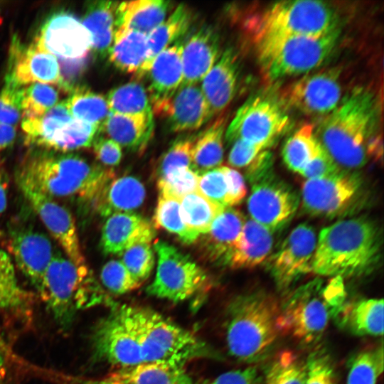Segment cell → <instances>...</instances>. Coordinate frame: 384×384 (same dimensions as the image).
I'll list each match as a JSON object with an SVG mask.
<instances>
[{
  "label": "cell",
  "instance_id": "cell-1",
  "mask_svg": "<svg viewBox=\"0 0 384 384\" xmlns=\"http://www.w3.org/2000/svg\"><path fill=\"white\" fill-rule=\"evenodd\" d=\"M378 119L374 92L366 87H356L324 117L316 136L341 169H359L370 157L377 159L382 156L381 142L375 136Z\"/></svg>",
  "mask_w": 384,
  "mask_h": 384
},
{
  "label": "cell",
  "instance_id": "cell-2",
  "mask_svg": "<svg viewBox=\"0 0 384 384\" xmlns=\"http://www.w3.org/2000/svg\"><path fill=\"white\" fill-rule=\"evenodd\" d=\"M382 232L366 217L339 220L318 237L311 272L324 277H358L372 273L380 262Z\"/></svg>",
  "mask_w": 384,
  "mask_h": 384
},
{
  "label": "cell",
  "instance_id": "cell-3",
  "mask_svg": "<svg viewBox=\"0 0 384 384\" xmlns=\"http://www.w3.org/2000/svg\"><path fill=\"white\" fill-rule=\"evenodd\" d=\"M63 153V152H62ZM114 172L71 153H38L21 164L16 174L23 183L51 198L94 201L113 178Z\"/></svg>",
  "mask_w": 384,
  "mask_h": 384
},
{
  "label": "cell",
  "instance_id": "cell-4",
  "mask_svg": "<svg viewBox=\"0 0 384 384\" xmlns=\"http://www.w3.org/2000/svg\"><path fill=\"white\" fill-rule=\"evenodd\" d=\"M279 306L264 291L236 297L228 306L226 342L230 353L246 363L263 359L275 343Z\"/></svg>",
  "mask_w": 384,
  "mask_h": 384
},
{
  "label": "cell",
  "instance_id": "cell-5",
  "mask_svg": "<svg viewBox=\"0 0 384 384\" xmlns=\"http://www.w3.org/2000/svg\"><path fill=\"white\" fill-rule=\"evenodd\" d=\"M343 304L341 292L332 282L324 286L320 279L309 282L292 292L279 307L278 330L303 344L315 343Z\"/></svg>",
  "mask_w": 384,
  "mask_h": 384
},
{
  "label": "cell",
  "instance_id": "cell-6",
  "mask_svg": "<svg viewBox=\"0 0 384 384\" xmlns=\"http://www.w3.org/2000/svg\"><path fill=\"white\" fill-rule=\"evenodd\" d=\"M134 332L146 362H168L183 365L208 355L207 346L196 336L151 309L119 306Z\"/></svg>",
  "mask_w": 384,
  "mask_h": 384
},
{
  "label": "cell",
  "instance_id": "cell-7",
  "mask_svg": "<svg viewBox=\"0 0 384 384\" xmlns=\"http://www.w3.org/2000/svg\"><path fill=\"white\" fill-rule=\"evenodd\" d=\"M338 28L316 36L282 35L253 41L260 65L271 80L308 73L319 67L335 48Z\"/></svg>",
  "mask_w": 384,
  "mask_h": 384
},
{
  "label": "cell",
  "instance_id": "cell-8",
  "mask_svg": "<svg viewBox=\"0 0 384 384\" xmlns=\"http://www.w3.org/2000/svg\"><path fill=\"white\" fill-rule=\"evenodd\" d=\"M55 321L70 326L76 313L102 301L103 296L87 266L79 267L57 253L37 289Z\"/></svg>",
  "mask_w": 384,
  "mask_h": 384
},
{
  "label": "cell",
  "instance_id": "cell-9",
  "mask_svg": "<svg viewBox=\"0 0 384 384\" xmlns=\"http://www.w3.org/2000/svg\"><path fill=\"white\" fill-rule=\"evenodd\" d=\"M243 26L253 41L272 36H316L338 28L334 9L326 2L311 0L266 6L247 17Z\"/></svg>",
  "mask_w": 384,
  "mask_h": 384
},
{
  "label": "cell",
  "instance_id": "cell-10",
  "mask_svg": "<svg viewBox=\"0 0 384 384\" xmlns=\"http://www.w3.org/2000/svg\"><path fill=\"white\" fill-rule=\"evenodd\" d=\"M290 124L282 103L272 97L258 95L250 97L237 110L225 137L229 142L241 139L269 148Z\"/></svg>",
  "mask_w": 384,
  "mask_h": 384
},
{
  "label": "cell",
  "instance_id": "cell-11",
  "mask_svg": "<svg viewBox=\"0 0 384 384\" xmlns=\"http://www.w3.org/2000/svg\"><path fill=\"white\" fill-rule=\"evenodd\" d=\"M363 197L361 178L343 169L326 177L306 180L302 187V207L314 216L346 215L361 203Z\"/></svg>",
  "mask_w": 384,
  "mask_h": 384
},
{
  "label": "cell",
  "instance_id": "cell-12",
  "mask_svg": "<svg viewBox=\"0 0 384 384\" xmlns=\"http://www.w3.org/2000/svg\"><path fill=\"white\" fill-rule=\"evenodd\" d=\"M157 271L147 287L149 295L172 302H181L196 294L207 280L206 272L188 255L174 246L157 241Z\"/></svg>",
  "mask_w": 384,
  "mask_h": 384
},
{
  "label": "cell",
  "instance_id": "cell-13",
  "mask_svg": "<svg viewBox=\"0 0 384 384\" xmlns=\"http://www.w3.org/2000/svg\"><path fill=\"white\" fill-rule=\"evenodd\" d=\"M341 79L338 68L309 72L284 90L282 101L304 114H328L343 98Z\"/></svg>",
  "mask_w": 384,
  "mask_h": 384
},
{
  "label": "cell",
  "instance_id": "cell-14",
  "mask_svg": "<svg viewBox=\"0 0 384 384\" xmlns=\"http://www.w3.org/2000/svg\"><path fill=\"white\" fill-rule=\"evenodd\" d=\"M299 202L295 191L272 172L252 183L247 208L251 219L272 233L292 220Z\"/></svg>",
  "mask_w": 384,
  "mask_h": 384
},
{
  "label": "cell",
  "instance_id": "cell-15",
  "mask_svg": "<svg viewBox=\"0 0 384 384\" xmlns=\"http://www.w3.org/2000/svg\"><path fill=\"white\" fill-rule=\"evenodd\" d=\"M92 346L99 358L124 367L144 363L137 338L119 306L95 326Z\"/></svg>",
  "mask_w": 384,
  "mask_h": 384
},
{
  "label": "cell",
  "instance_id": "cell-16",
  "mask_svg": "<svg viewBox=\"0 0 384 384\" xmlns=\"http://www.w3.org/2000/svg\"><path fill=\"white\" fill-rule=\"evenodd\" d=\"M317 237L309 224L297 225L270 260L269 268L277 287L289 288L299 277L311 272Z\"/></svg>",
  "mask_w": 384,
  "mask_h": 384
},
{
  "label": "cell",
  "instance_id": "cell-17",
  "mask_svg": "<svg viewBox=\"0 0 384 384\" xmlns=\"http://www.w3.org/2000/svg\"><path fill=\"white\" fill-rule=\"evenodd\" d=\"M22 193L67 257L79 267H86L73 216L53 198L23 183H18Z\"/></svg>",
  "mask_w": 384,
  "mask_h": 384
},
{
  "label": "cell",
  "instance_id": "cell-18",
  "mask_svg": "<svg viewBox=\"0 0 384 384\" xmlns=\"http://www.w3.org/2000/svg\"><path fill=\"white\" fill-rule=\"evenodd\" d=\"M36 38L57 59L86 58L92 48L90 33L78 18L67 11L50 14Z\"/></svg>",
  "mask_w": 384,
  "mask_h": 384
},
{
  "label": "cell",
  "instance_id": "cell-19",
  "mask_svg": "<svg viewBox=\"0 0 384 384\" xmlns=\"http://www.w3.org/2000/svg\"><path fill=\"white\" fill-rule=\"evenodd\" d=\"M60 68L58 59L35 38L28 46L13 40L6 84L16 87L41 82L59 85Z\"/></svg>",
  "mask_w": 384,
  "mask_h": 384
},
{
  "label": "cell",
  "instance_id": "cell-20",
  "mask_svg": "<svg viewBox=\"0 0 384 384\" xmlns=\"http://www.w3.org/2000/svg\"><path fill=\"white\" fill-rule=\"evenodd\" d=\"M7 247L18 269L38 289L55 255L48 237L31 228H16L8 234Z\"/></svg>",
  "mask_w": 384,
  "mask_h": 384
},
{
  "label": "cell",
  "instance_id": "cell-21",
  "mask_svg": "<svg viewBox=\"0 0 384 384\" xmlns=\"http://www.w3.org/2000/svg\"><path fill=\"white\" fill-rule=\"evenodd\" d=\"M182 50L178 41L156 56L145 75L153 112L157 114L183 83Z\"/></svg>",
  "mask_w": 384,
  "mask_h": 384
},
{
  "label": "cell",
  "instance_id": "cell-22",
  "mask_svg": "<svg viewBox=\"0 0 384 384\" xmlns=\"http://www.w3.org/2000/svg\"><path fill=\"white\" fill-rule=\"evenodd\" d=\"M158 114L166 118L169 128L174 132L197 130L211 119L198 84L181 85Z\"/></svg>",
  "mask_w": 384,
  "mask_h": 384
},
{
  "label": "cell",
  "instance_id": "cell-23",
  "mask_svg": "<svg viewBox=\"0 0 384 384\" xmlns=\"http://www.w3.org/2000/svg\"><path fill=\"white\" fill-rule=\"evenodd\" d=\"M155 236L154 228L146 218L133 212L118 213L106 220L100 247L105 254L121 255L135 245L150 244Z\"/></svg>",
  "mask_w": 384,
  "mask_h": 384
},
{
  "label": "cell",
  "instance_id": "cell-24",
  "mask_svg": "<svg viewBox=\"0 0 384 384\" xmlns=\"http://www.w3.org/2000/svg\"><path fill=\"white\" fill-rule=\"evenodd\" d=\"M239 75L236 52L227 48L203 79L201 86L210 119L223 112L235 97Z\"/></svg>",
  "mask_w": 384,
  "mask_h": 384
},
{
  "label": "cell",
  "instance_id": "cell-25",
  "mask_svg": "<svg viewBox=\"0 0 384 384\" xmlns=\"http://www.w3.org/2000/svg\"><path fill=\"white\" fill-rule=\"evenodd\" d=\"M220 55L218 33L211 26H202L183 45L182 85L201 82Z\"/></svg>",
  "mask_w": 384,
  "mask_h": 384
},
{
  "label": "cell",
  "instance_id": "cell-26",
  "mask_svg": "<svg viewBox=\"0 0 384 384\" xmlns=\"http://www.w3.org/2000/svg\"><path fill=\"white\" fill-rule=\"evenodd\" d=\"M273 246L272 232L252 219L245 221L226 265L233 269H248L261 264Z\"/></svg>",
  "mask_w": 384,
  "mask_h": 384
},
{
  "label": "cell",
  "instance_id": "cell-27",
  "mask_svg": "<svg viewBox=\"0 0 384 384\" xmlns=\"http://www.w3.org/2000/svg\"><path fill=\"white\" fill-rule=\"evenodd\" d=\"M245 221L242 213L232 207L225 208L215 218L202 242L210 261L226 265Z\"/></svg>",
  "mask_w": 384,
  "mask_h": 384
},
{
  "label": "cell",
  "instance_id": "cell-28",
  "mask_svg": "<svg viewBox=\"0 0 384 384\" xmlns=\"http://www.w3.org/2000/svg\"><path fill=\"white\" fill-rule=\"evenodd\" d=\"M146 196L142 182L133 176L112 179L94 201L96 210L102 216L129 213L139 208Z\"/></svg>",
  "mask_w": 384,
  "mask_h": 384
},
{
  "label": "cell",
  "instance_id": "cell-29",
  "mask_svg": "<svg viewBox=\"0 0 384 384\" xmlns=\"http://www.w3.org/2000/svg\"><path fill=\"white\" fill-rule=\"evenodd\" d=\"M102 131L121 147L144 150L154 132V116H127L110 112Z\"/></svg>",
  "mask_w": 384,
  "mask_h": 384
},
{
  "label": "cell",
  "instance_id": "cell-30",
  "mask_svg": "<svg viewBox=\"0 0 384 384\" xmlns=\"http://www.w3.org/2000/svg\"><path fill=\"white\" fill-rule=\"evenodd\" d=\"M171 2L164 0H137L118 3L116 29L135 31L148 36L166 18Z\"/></svg>",
  "mask_w": 384,
  "mask_h": 384
},
{
  "label": "cell",
  "instance_id": "cell-31",
  "mask_svg": "<svg viewBox=\"0 0 384 384\" xmlns=\"http://www.w3.org/2000/svg\"><path fill=\"white\" fill-rule=\"evenodd\" d=\"M110 378L122 384H194L182 365L160 361L124 367Z\"/></svg>",
  "mask_w": 384,
  "mask_h": 384
},
{
  "label": "cell",
  "instance_id": "cell-32",
  "mask_svg": "<svg viewBox=\"0 0 384 384\" xmlns=\"http://www.w3.org/2000/svg\"><path fill=\"white\" fill-rule=\"evenodd\" d=\"M344 329L356 336H382L383 333V299H362L345 304L336 316Z\"/></svg>",
  "mask_w": 384,
  "mask_h": 384
},
{
  "label": "cell",
  "instance_id": "cell-33",
  "mask_svg": "<svg viewBox=\"0 0 384 384\" xmlns=\"http://www.w3.org/2000/svg\"><path fill=\"white\" fill-rule=\"evenodd\" d=\"M118 3L110 1L90 2L82 17V23L91 36V50L102 58L108 55L113 41Z\"/></svg>",
  "mask_w": 384,
  "mask_h": 384
},
{
  "label": "cell",
  "instance_id": "cell-34",
  "mask_svg": "<svg viewBox=\"0 0 384 384\" xmlns=\"http://www.w3.org/2000/svg\"><path fill=\"white\" fill-rule=\"evenodd\" d=\"M193 19L189 6H177L168 18L147 36L148 55L138 78L146 75L152 60L157 55L179 40L188 30Z\"/></svg>",
  "mask_w": 384,
  "mask_h": 384
},
{
  "label": "cell",
  "instance_id": "cell-35",
  "mask_svg": "<svg viewBox=\"0 0 384 384\" xmlns=\"http://www.w3.org/2000/svg\"><path fill=\"white\" fill-rule=\"evenodd\" d=\"M147 55V36L132 30L116 29L108 56L117 69L137 76Z\"/></svg>",
  "mask_w": 384,
  "mask_h": 384
},
{
  "label": "cell",
  "instance_id": "cell-36",
  "mask_svg": "<svg viewBox=\"0 0 384 384\" xmlns=\"http://www.w3.org/2000/svg\"><path fill=\"white\" fill-rule=\"evenodd\" d=\"M226 124L227 118L222 115L197 136L191 151V169L198 174L222 164Z\"/></svg>",
  "mask_w": 384,
  "mask_h": 384
},
{
  "label": "cell",
  "instance_id": "cell-37",
  "mask_svg": "<svg viewBox=\"0 0 384 384\" xmlns=\"http://www.w3.org/2000/svg\"><path fill=\"white\" fill-rule=\"evenodd\" d=\"M72 119L65 100L57 103L41 116L23 117L21 127L26 143L47 149L54 132Z\"/></svg>",
  "mask_w": 384,
  "mask_h": 384
},
{
  "label": "cell",
  "instance_id": "cell-38",
  "mask_svg": "<svg viewBox=\"0 0 384 384\" xmlns=\"http://www.w3.org/2000/svg\"><path fill=\"white\" fill-rule=\"evenodd\" d=\"M322 149L314 127L308 124L301 127L286 140L282 154L287 168L299 174Z\"/></svg>",
  "mask_w": 384,
  "mask_h": 384
},
{
  "label": "cell",
  "instance_id": "cell-39",
  "mask_svg": "<svg viewBox=\"0 0 384 384\" xmlns=\"http://www.w3.org/2000/svg\"><path fill=\"white\" fill-rule=\"evenodd\" d=\"M107 102L112 113L127 116H152L148 92L139 82L132 81L112 89Z\"/></svg>",
  "mask_w": 384,
  "mask_h": 384
},
{
  "label": "cell",
  "instance_id": "cell-40",
  "mask_svg": "<svg viewBox=\"0 0 384 384\" xmlns=\"http://www.w3.org/2000/svg\"><path fill=\"white\" fill-rule=\"evenodd\" d=\"M65 102L73 117L95 125L102 131L110 112L103 95L87 87L78 85Z\"/></svg>",
  "mask_w": 384,
  "mask_h": 384
},
{
  "label": "cell",
  "instance_id": "cell-41",
  "mask_svg": "<svg viewBox=\"0 0 384 384\" xmlns=\"http://www.w3.org/2000/svg\"><path fill=\"white\" fill-rule=\"evenodd\" d=\"M179 201L183 222L198 236L208 231L213 220L225 208L211 202L198 191L184 196Z\"/></svg>",
  "mask_w": 384,
  "mask_h": 384
},
{
  "label": "cell",
  "instance_id": "cell-42",
  "mask_svg": "<svg viewBox=\"0 0 384 384\" xmlns=\"http://www.w3.org/2000/svg\"><path fill=\"white\" fill-rule=\"evenodd\" d=\"M100 132L97 127L73 117L54 132L47 149L66 153L90 147Z\"/></svg>",
  "mask_w": 384,
  "mask_h": 384
},
{
  "label": "cell",
  "instance_id": "cell-43",
  "mask_svg": "<svg viewBox=\"0 0 384 384\" xmlns=\"http://www.w3.org/2000/svg\"><path fill=\"white\" fill-rule=\"evenodd\" d=\"M31 302V294L18 282L11 257L0 247V310H21Z\"/></svg>",
  "mask_w": 384,
  "mask_h": 384
},
{
  "label": "cell",
  "instance_id": "cell-44",
  "mask_svg": "<svg viewBox=\"0 0 384 384\" xmlns=\"http://www.w3.org/2000/svg\"><path fill=\"white\" fill-rule=\"evenodd\" d=\"M152 225L154 229L162 228L176 235L181 242L188 245L194 242L199 237L183 222L180 201L174 198L159 195Z\"/></svg>",
  "mask_w": 384,
  "mask_h": 384
},
{
  "label": "cell",
  "instance_id": "cell-45",
  "mask_svg": "<svg viewBox=\"0 0 384 384\" xmlns=\"http://www.w3.org/2000/svg\"><path fill=\"white\" fill-rule=\"evenodd\" d=\"M304 363L289 350L279 352L265 373V384H304Z\"/></svg>",
  "mask_w": 384,
  "mask_h": 384
},
{
  "label": "cell",
  "instance_id": "cell-46",
  "mask_svg": "<svg viewBox=\"0 0 384 384\" xmlns=\"http://www.w3.org/2000/svg\"><path fill=\"white\" fill-rule=\"evenodd\" d=\"M383 370L382 346L362 351L351 361L346 384H375Z\"/></svg>",
  "mask_w": 384,
  "mask_h": 384
},
{
  "label": "cell",
  "instance_id": "cell-47",
  "mask_svg": "<svg viewBox=\"0 0 384 384\" xmlns=\"http://www.w3.org/2000/svg\"><path fill=\"white\" fill-rule=\"evenodd\" d=\"M58 92L52 86L34 82L21 90V107L23 117L43 115L58 101Z\"/></svg>",
  "mask_w": 384,
  "mask_h": 384
},
{
  "label": "cell",
  "instance_id": "cell-48",
  "mask_svg": "<svg viewBox=\"0 0 384 384\" xmlns=\"http://www.w3.org/2000/svg\"><path fill=\"white\" fill-rule=\"evenodd\" d=\"M198 191L211 202L224 208L229 207L230 181L227 166H219L199 176Z\"/></svg>",
  "mask_w": 384,
  "mask_h": 384
},
{
  "label": "cell",
  "instance_id": "cell-49",
  "mask_svg": "<svg viewBox=\"0 0 384 384\" xmlns=\"http://www.w3.org/2000/svg\"><path fill=\"white\" fill-rule=\"evenodd\" d=\"M196 137L197 135H186L177 138L171 144L160 159L157 169L159 178L191 168V151Z\"/></svg>",
  "mask_w": 384,
  "mask_h": 384
},
{
  "label": "cell",
  "instance_id": "cell-50",
  "mask_svg": "<svg viewBox=\"0 0 384 384\" xmlns=\"http://www.w3.org/2000/svg\"><path fill=\"white\" fill-rule=\"evenodd\" d=\"M122 262L132 277L142 284L154 266V251L149 243L135 245L122 252Z\"/></svg>",
  "mask_w": 384,
  "mask_h": 384
},
{
  "label": "cell",
  "instance_id": "cell-51",
  "mask_svg": "<svg viewBox=\"0 0 384 384\" xmlns=\"http://www.w3.org/2000/svg\"><path fill=\"white\" fill-rule=\"evenodd\" d=\"M200 175L191 168L181 169L159 178V195L180 200L184 196L198 191Z\"/></svg>",
  "mask_w": 384,
  "mask_h": 384
},
{
  "label": "cell",
  "instance_id": "cell-52",
  "mask_svg": "<svg viewBox=\"0 0 384 384\" xmlns=\"http://www.w3.org/2000/svg\"><path fill=\"white\" fill-rule=\"evenodd\" d=\"M304 365V384H338L332 359L325 350L311 352Z\"/></svg>",
  "mask_w": 384,
  "mask_h": 384
},
{
  "label": "cell",
  "instance_id": "cell-53",
  "mask_svg": "<svg viewBox=\"0 0 384 384\" xmlns=\"http://www.w3.org/2000/svg\"><path fill=\"white\" fill-rule=\"evenodd\" d=\"M103 285L112 293L122 294L138 288V283L121 261L112 260L105 263L100 272Z\"/></svg>",
  "mask_w": 384,
  "mask_h": 384
},
{
  "label": "cell",
  "instance_id": "cell-54",
  "mask_svg": "<svg viewBox=\"0 0 384 384\" xmlns=\"http://www.w3.org/2000/svg\"><path fill=\"white\" fill-rule=\"evenodd\" d=\"M22 87L10 84L0 91V122L16 124L22 114L21 100Z\"/></svg>",
  "mask_w": 384,
  "mask_h": 384
},
{
  "label": "cell",
  "instance_id": "cell-55",
  "mask_svg": "<svg viewBox=\"0 0 384 384\" xmlns=\"http://www.w3.org/2000/svg\"><path fill=\"white\" fill-rule=\"evenodd\" d=\"M233 143L228 161L230 165L237 168H247L262 151L268 149L241 139Z\"/></svg>",
  "mask_w": 384,
  "mask_h": 384
},
{
  "label": "cell",
  "instance_id": "cell-56",
  "mask_svg": "<svg viewBox=\"0 0 384 384\" xmlns=\"http://www.w3.org/2000/svg\"><path fill=\"white\" fill-rule=\"evenodd\" d=\"M60 81L58 85L64 91L71 92L78 85L77 80L83 73L87 58L78 59H58Z\"/></svg>",
  "mask_w": 384,
  "mask_h": 384
},
{
  "label": "cell",
  "instance_id": "cell-57",
  "mask_svg": "<svg viewBox=\"0 0 384 384\" xmlns=\"http://www.w3.org/2000/svg\"><path fill=\"white\" fill-rule=\"evenodd\" d=\"M341 169L329 154L323 149L299 173L306 180L326 177L339 171Z\"/></svg>",
  "mask_w": 384,
  "mask_h": 384
},
{
  "label": "cell",
  "instance_id": "cell-58",
  "mask_svg": "<svg viewBox=\"0 0 384 384\" xmlns=\"http://www.w3.org/2000/svg\"><path fill=\"white\" fill-rule=\"evenodd\" d=\"M92 146L96 158L102 164L112 166L121 161V146L110 138L98 135Z\"/></svg>",
  "mask_w": 384,
  "mask_h": 384
},
{
  "label": "cell",
  "instance_id": "cell-59",
  "mask_svg": "<svg viewBox=\"0 0 384 384\" xmlns=\"http://www.w3.org/2000/svg\"><path fill=\"white\" fill-rule=\"evenodd\" d=\"M208 384H262V378L256 367L248 366L222 373Z\"/></svg>",
  "mask_w": 384,
  "mask_h": 384
},
{
  "label": "cell",
  "instance_id": "cell-60",
  "mask_svg": "<svg viewBox=\"0 0 384 384\" xmlns=\"http://www.w3.org/2000/svg\"><path fill=\"white\" fill-rule=\"evenodd\" d=\"M14 358L0 333V384H8L14 370Z\"/></svg>",
  "mask_w": 384,
  "mask_h": 384
},
{
  "label": "cell",
  "instance_id": "cell-61",
  "mask_svg": "<svg viewBox=\"0 0 384 384\" xmlns=\"http://www.w3.org/2000/svg\"><path fill=\"white\" fill-rule=\"evenodd\" d=\"M16 129L12 126L0 122V158L1 155L14 142Z\"/></svg>",
  "mask_w": 384,
  "mask_h": 384
},
{
  "label": "cell",
  "instance_id": "cell-62",
  "mask_svg": "<svg viewBox=\"0 0 384 384\" xmlns=\"http://www.w3.org/2000/svg\"><path fill=\"white\" fill-rule=\"evenodd\" d=\"M7 207L6 184L0 174V214L4 213Z\"/></svg>",
  "mask_w": 384,
  "mask_h": 384
},
{
  "label": "cell",
  "instance_id": "cell-63",
  "mask_svg": "<svg viewBox=\"0 0 384 384\" xmlns=\"http://www.w3.org/2000/svg\"><path fill=\"white\" fill-rule=\"evenodd\" d=\"M87 384H122L113 379H112L110 377L99 380H95L88 383Z\"/></svg>",
  "mask_w": 384,
  "mask_h": 384
},
{
  "label": "cell",
  "instance_id": "cell-64",
  "mask_svg": "<svg viewBox=\"0 0 384 384\" xmlns=\"http://www.w3.org/2000/svg\"><path fill=\"white\" fill-rule=\"evenodd\" d=\"M0 22H1V16H0Z\"/></svg>",
  "mask_w": 384,
  "mask_h": 384
}]
</instances>
